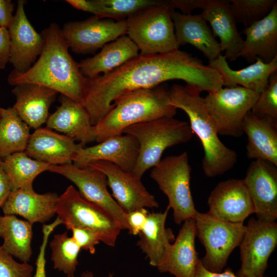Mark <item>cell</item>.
<instances>
[{
  "label": "cell",
  "mask_w": 277,
  "mask_h": 277,
  "mask_svg": "<svg viewBox=\"0 0 277 277\" xmlns=\"http://www.w3.org/2000/svg\"><path fill=\"white\" fill-rule=\"evenodd\" d=\"M173 80L202 92L216 91L223 86L220 74L192 54L179 49L164 54H138L105 74L87 78L84 107L94 126L113 108V102L132 91L153 88Z\"/></svg>",
  "instance_id": "1"
},
{
  "label": "cell",
  "mask_w": 277,
  "mask_h": 277,
  "mask_svg": "<svg viewBox=\"0 0 277 277\" xmlns=\"http://www.w3.org/2000/svg\"><path fill=\"white\" fill-rule=\"evenodd\" d=\"M41 34L44 44L38 59L25 72L13 70L8 77V83L14 86L23 83L40 85L84 106L87 78L69 53L62 28L56 23H52Z\"/></svg>",
  "instance_id": "2"
},
{
  "label": "cell",
  "mask_w": 277,
  "mask_h": 277,
  "mask_svg": "<svg viewBox=\"0 0 277 277\" xmlns=\"http://www.w3.org/2000/svg\"><path fill=\"white\" fill-rule=\"evenodd\" d=\"M169 90L170 104L186 113L191 130L201 142L205 175L213 177L231 169L236 163L237 153L220 140L215 124L200 95L201 92L188 85L178 84L172 85Z\"/></svg>",
  "instance_id": "3"
},
{
  "label": "cell",
  "mask_w": 277,
  "mask_h": 277,
  "mask_svg": "<svg viewBox=\"0 0 277 277\" xmlns=\"http://www.w3.org/2000/svg\"><path fill=\"white\" fill-rule=\"evenodd\" d=\"M112 109L94 126L96 141L123 134L127 127L163 117H172L176 109L170 103L169 90L163 85L138 89L120 96Z\"/></svg>",
  "instance_id": "4"
},
{
  "label": "cell",
  "mask_w": 277,
  "mask_h": 277,
  "mask_svg": "<svg viewBox=\"0 0 277 277\" xmlns=\"http://www.w3.org/2000/svg\"><path fill=\"white\" fill-rule=\"evenodd\" d=\"M123 134L133 136L138 143L137 159L131 173L139 179L159 163L167 148L187 143L194 135L188 123L173 117L134 124Z\"/></svg>",
  "instance_id": "5"
},
{
  "label": "cell",
  "mask_w": 277,
  "mask_h": 277,
  "mask_svg": "<svg viewBox=\"0 0 277 277\" xmlns=\"http://www.w3.org/2000/svg\"><path fill=\"white\" fill-rule=\"evenodd\" d=\"M126 20V35L136 45L140 54H164L179 49L167 1H161Z\"/></svg>",
  "instance_id": "6"
},
{
  "label": "cell",
  "mask_w": 277,
  "mask_h": 277,
  "mask_svg": "<svg viewBox=\"0 0 277 277\" xmlns=\"http://www.w3.org/2000/svg\"><path fill=\"white\" fill-rule=\"evenodd\" d=\"M191 171L188 154L184 151L161 160L150 173V177L167 196V207L173 210L174 221L177 225L195 219L197 212L190 190Z\"/></svg>",
  "instance_id": "7"
},
{
  "label": "cell",
  "mask_w": 277,
  "mask_h": 277,
  "mask_svg": "<svg viewBox=\"0 0 277 277\" xmlns=\"http://www.w3.org/2000/svg\"><path fill=\"white\" fill-rule=\"evenodd\" d=\"M56 214L68 230L82 227L94 232L101 242L115 246L122 230L120 224L105 210L83 198L74 186H68L58 196Z\"/></svg>",
  "instance_id": "8"
},
{
  "label": "cell",
  "mask_w": 277,
  "mask_h": 277,
  "mask_svg": "<svg viewBox=\"0 0 277 277\" xmlns=\"http://www.w3.org/2000/svg\"><path fill=\"white\" fill-rule=\"evenodd\" d=\"M194 219L196 236L206 250L202 265L210 271L222 272L232 251L239 246L246 226L221 220L209 212L197 211Z\"/></svg>",
  "instance_id": "9"
},
{
  "label": "cell",
  "mask_w": 277,
  "mask_h": 277,
  "mask_svg": "<svg viewBox=\"0 0 277 277\" xmlns=\"http://www.w3.org/2000/svg\"><path fill=\"white\" fill-rule=\"evenodd\" d=\"M260 93L237 86L223 87L204 98L206 108L214 121L219 134L235 137L244 132L242 123Z\"/></svg>",
  "instance_id": "10"
},
{
  "label": "cell",
  "mask_w": 277,
  "mask_h": 277,
  "mask_svg": "<svg viewBox=\"0 0 277 277\" xmlns=\"http://www.w3.org/2000/svg\"><path fill=\"white\" fill-rule=\"evenodd\" d=\"M48 171L72 182L83 198L107 211L120 224L122 230H129L126 213L109 192L107 179L102 172L90 166L80 168L72 163L50 165Z\"/></svg>",
  "instance_id": "11"
},
{
  "label": "cell",
  "mask_w": 277,
  "mask_h": 277,
  "mask_svg": "<svg viewBox=\"0 0 277 277\" xmlns=\"http://www.w3.org/2000/svg\"><path fill=\"white\" fill-rule=\"evenodd\" d=\"M277 245V224L251 217L239 245L240 277H264L268 259Z\"/></svg>",
  "instance_id": "12"
},
{
  "label": "cell",
  "mask_w": 277,
  "mask_h": 277,
  "mask_svg": "<svg viewBox=\"0 0 277 277\" xmlns=\"http://www.w3.org/2000/svg\"><path fill=\"white\" fill-rule=\"evenodd\" d=\"M126 20L93 16L82 21L65 23L62 31L71 50L77 54L94 53L105 45L127 34Z\"/></svg>",
  "instance_id": "13"
},
{
  "label": "cell",
  "mask_w": 277,
  "mask_h": 277,
  "mask_svg": "<svg viewBox=\"0 0 277 277\" xmlns=\"http://www.w3.org/2000/svg\"><path fill=\"white\" fill-rule=\"evenodd\" d=\"M87 166L96 169L105 174L112 197L126 213L142 208L159 207L155 196L146 189L141 179L131 173L106 161L95 162Z\"/></svg>",
  "instance_id": "14"
},
{
  "label": "cell",
  "mask_w": 277,
  "mask_h": 277,
  "mask_svg": "<svg viewBox=\"0 0 277 277\" xmlns=\"http://www.w3.org/2000/svg\"><path fill=\"white\" fill-rule=\"evenodd\" d=\"M25 1H17L15 14L8 28L10 36L9 62L13 70L23 73L35 62L42 51L44 40L33 28L25 13Z\"/></svg>",
  "instance_id": "15"
},
{
  "label": "cell",
  "mask_w": 277,
  "mask_h": 277,
  "mask_svg": "<svg viewBox=\"0 0 277 277\" xmlns=\"http://www.w3.org/2000/svg\"><path fill=\"white\" fill-rule=\"evenodd\" d=\"M208 205L210 213L234 223H243L255 212L244 179H232L219 183L208 197Z\"/></svg>",
  "instance_id": "16"
},
{
  "label": "cell",
  "mask_w": 277,
  "mask_h": 277,
  "mask_svg": "<svg viewBox=\"0 0 277 277\" xmlns=\"http://www.w3.org/2000/svg\"><path fill=\"white\" fill-rule=\"evenodd\" d=\"M244 181L252 199L256 219L266 222L277 218V167L270 162L253 160Z\"/></svg>",
  "instance_id": "17"
},
{
  "label": "cell",
  "mask_w": 277,
  "mask_h": 277,
  "mask_svg": "<svg viewBox=\"0 0 277 277\" xmlns=\"http://www.w3.org/2000/svg\"><path fill=\"white\" fill-rule=\"evenodd\" d=\"M139 150L137 140L123 134L108 138L90 147H81L73 154L72 163L80 168L97 161L111 163L123 170L131 173Z\"/></svg>",
  "instance_id": "18"
},
{
  "label": "cell",
  "mask_w": 277,
  "mask_h": 277,
  "mask_svg": "<svg viewBox=\"0 0 277 277\" xmlns=\"http://www.w3.org/2000/svg\"><path fill=\"white\" fill-rule=\"evenodd\" d=\"M211 27L214 35L220 39L221 51L231 61L238 58L244 43L227 0H197V9Z\"/></svg>",
  "instance_id": "19"
},
{
  "label": "cell",
  "mask_w": 277,
  "mask_h": 277,
  "mask_svg": "<svg viewBox=\"0 0 277 277\" xmlns=\"http://www.w3.org/2000/svg\"><path fill=\"white\" fill-rule=\"evenodd\" d=\"M196 236L195 219L185 221L175 240L156 267L158 271L168 272L174 277H194L200 260L195 246Z\"/></svg>",
  "instance_id": "20"
},
{
  "label": "cell",
  "mask_w": 277,
  "mask_h": 277,
  "mask_svg": "<svg viewBox=\"0 0 277 277\" xmlns=\"http://www.w3.org/2000/svg\"><path fill=\"white\" fill-rule=\"evenodd\" d=\"M59 100L61 105L48 116L46 128L64 133L83 147L96 141L94 126L85 107L61 94Z\"/></svg>",
  "instance_id": "21"
},
{
  "label": "cell",
  "mask_w": 277,
  "mask_h": 277,
  "mask_svg": "<svg viewBox=\"0 0 277 277\" xmlns=\"http://www.w3.org/2000/svg\"><path fill=\"white\" fill-rule=\"evenodd\" d=\"M64 134L56 133L47 128H39L31 134L26 153L31 158L50 165H62L72 163L80 143Z\"/></svg>",
  "instance_id": "22"
},
{
  "label": "cell",
  "mask_w": 277,
  "mask_h": 277,
  "mask_svg": "<svg viewBox=\"0 0 277 277\" xmlns=\"http://www.w3.org/2000/svg\"><path fill=\"white\" fill-rule=\"evenodd\" d=\"M242 32L246 38L238 57L250 63L257 58L266 63L271 62L277 56V3L267 15Z\"/></svg>",
  "instance_id": "23"
},
{
  "label": "cell",
  "mask_w": 277,
  "mask_h": 277,
  "mask_svg": "<svg viewBox=\"0 0 277 277\" xmlns=\"http://www.w3.org/2000/svg\"><path fill=\"white\" fill-rule=\"evenodd\" d=\"M175 35L179 46L190 44L209 61L221 55L219 42L201 14H185L171 9Z\"/></svg>",
  "instance_id": "24"
},
{
  "label": "cell",
  "mask_w": 277,
  "mask_h": 277,
  "mask_svg": "<svg viewBox=\"0 0 277 277\" xmlns=\"http://www.w3.org/2000/svg\"><path fill=\"white\" fill-rule=\"evenodd\" d=\"M58 195L55 192L37 193L33 189L12 190L2 209L4 214L18 215L33 225L50 220L56 214Z\"/></svg>",
  "instance_id": "25"
},
{
  "label": "cell",
  "mask_w": 277,
  "mask_h": 277,
  "mask_svg": "<svg viewBox=\"0 0 277 277\" xmlns=\"http://www.w3.org/2000/svg\"><path fill=\"white\" fill-rule=\"evenodd\" d=\"M12 93L16 98L13 108L24 122L35 129L46 123L49 108L58 93L45 86L32 83L18 84L12 90Z\"/></svg>",
  "instance_id": "26"
},
{
  "label": "cell",
  "mask_w": 277,
  "mask_h": 277,
  "mask_svg": "<svg viewBox=\"0 0 277 277\" xmlns=\"http://www.w3.org/2000/svg\"><path fill=\"white\" fill-rule=\"evenodd\" d=\"M208 65L220 74L223 86H240L261 93L267 88L270 76L277 70V56L267 63L257 58L252 64L238 70L231 69L222 54L209 61Z\"/></svg>",
  "instance_id": "27"
},
{
  "label": "cell",
  "mask_w": 277,
  "mask_h": 277,
  "mask_svg": "<svg viewBox=\"0 0 277 277\" xmlns=\"http://www.w3.org/2000/svg\"><path fill=\"white\" fill-rule=\"evenodd\" d=\"M242 128L248 137L247 157L267 161L277 167V124L250 111L244 117Z\"/></svg>",
  "instance_id": "28"
},
{
  "label": "cell",
  "mask_w": 277,
  "mask_h": 277,
  "mask_svg": "<svg viewBox=\"0 0 277 277\" xmlns=\"http://www.w3.org/2000/svg\"><path fill=\"white\" fill-rule=\"evenodd\" d=\"M139 53L136 45L126 34L105 45L93 56L82 60L78 66L82 74L90 78L110 72Z\"/></svg>",
  "instance_id": "29"
},
{
  "label": "cell",
  "mask_w": 277,
  "mask_h": 277,
  "mask_svg": "<svg viewBox=\"0 0 277 277\" xmlns=\"http://www.w3.org/2000/svg\"><path fill=\"white\" fill-rule=\"evenodd\" d=\"M169 209L167 207L163 212H149L138 234L140 238L136 245L153 267L159 265L175 239L173 230L165 226Z\"/></svg>",
  "instance_id": "30"
},
{
  "label": "cell",
  "mask_w": 277,
  "mask_h": 277,
  "mask_svg": "<svg viewBox=\"0 0 277 277\" xmlns=\"http://www.w3.org/2000/svg\"><path fill=\"white\" fill-rule=\"evenodd\" d=\"M32 224L15 215H0V238L3 249L21 262L28 263L32 255Z\"/></svg>",
  "instance_id": "31"
},
{
  "label": "cell",
  "mask_w": 277,
  "mask_h": 277,
  "mask_svg": "<svg viewBox=\"0 0 277 277\" xmlns=\"http://www.w3.org/2000/svg\"><path fill=\"white\" fill-rule=\"evenodd\" d=\"M76 9L100 18L126 20L131 15L161 2L156 0H66Z\"/></svg>",
  "instance_id": "32"
},
{
  "label": "cell",
  "mask_w": 277,
  "mask_h": 277,
  "mask_svg": "<svg viewBox=\"0 0 277 277\" xmlns=\"http://www.w3.org/2000/svg\"><path fill=\"white\" fill-rule=\"evenodd\" d=\"M30 127L13 107L1 109L0 117V155L4 158L25 151L31 134Z\"/></svg>",
  "instance_id": "33"
},
{
  "label": "cell",
  "mask_w": 277,
  "mask_h": 277,
  "mask_svg": "<svg viewBox=\"0 0 277 277\" xmlns=\"http://www.w3.org/2000/svg\"><path fill=\"white\" fill-rule=\"evenodd\" d=\"M3 159V167L12 190L33 189L34 179L41 173L48 171L50 166L31 158L25 151L14 153Z\"/></svg>",
  "instance_id": "34"
},
{
  "label": "cell",
  "mask_w": 277,
  "mask_h": 277,
  "mask_svg": "<svg viewBox=\"0 0 277 277\" xmlns=\"http://www.w3.org/2000/svg\"><path fill=\"white\" fill-rule=\"evenodd\" d=\"M49 246L54 269L62 272L67 277H74L81 250L80 246L66 231L54 234Z\"/></svg>",
  "instance_id": "35"
},
{
  "label": "cell",
  "mask_w": 277,
  "mask_h": 277,
  "mask_svg": "<svg viewBox=\"0 0 277 277\" xmlns=\"http://www.w3.org/2000/svg\"><path fill=\"white\" fill-rule=\"evenodd\" d=\"M230 9L236 23L245 28L261 20L277 3L275 0H229Z\"/></svg>",
  "instance_id": "36"
},
{
  "label": "cell",
  "mask_w": 277,
  "mask_h": 277,
  "mask_svg": "<svg viewBox=\"0 0 277 277\" xmlns=\"http://www.w3.org/2000/svg\"><path fill=\"white\" fill-rule=\"evenodd\" d=\"M260 117L277 124V72L270 76L267 88L262 93L251 110Z\"/></svg>",
  "instance_id": "37"
},
{
  "label": "cell",
  "mask_w": 277,
  "mask_h": 277,
  "mask_svg": "<svg viewBox=\"0 0 277 277\" xmlns=\"http://www.w3.org/2000/svg\"><path fill=\"white\" fill-rule=\"evenodd\" d=\"M33 270L29 263L17 262L0 246V277H33Z\"/></svg>",
  "instance_id": "38"
},
{
  "label": "cell",
  "mask_w": 277,
  "mask_h": 277,
  "mask_svg": "<svg viewBox=\"0 0 277 277\" xmlns=\"http://www.w3.org/2000/svg\"><path fill=\"white\" fill-rule=\"evenodd\" d=\"M61 224H62V222L57 217L52 223L43 225L42 227L43 240L35 262V273L33 277H47L45 258L46 247L50 234L57 226Z\"/></svg>",
  "instance_id": "39"
},
{
  "label": "cell",
  "mask_w": 277,
  "mask_h": 277,
  "mask_svg": "<svg viewBox=\"0 0 277 277\" xmlns=\"http://www.w3.org/2000/svg\"><path fill=\"white\" fill-rule=\"evenodd\" d=\"M71 236L81 250L88 251L94 254L96 251L95 246L100 243L98 236L92 231L85 228L72 227Z\"/></svg>",
  "instance_id": "40"
},
{
  "label": "cell",
  "mask_w": 277,
  "mask_h": 277,
  "mask_svg": "<svg viewBox=\"0 0 277 277\" xmlns=\"http://www.w3.org/2000/svg\"><path fill=\"white\" fill-rule=\"evenodd\" d=\"M149 213L147 208H142L126 213L129 226V234L133 235L139 234L146 222Z\"/></svg>",
  "instance_id": "41"
},
{
  "label": "cell",
  "mask_w": 277,
  "mask_h": 277,
  "mask_svg": "<svg viewBox=\"0 0 277 277\" xmlns=\"http://www.w3.org/2000/svg\"><path fill=\"white\" fill-rule=\"evenodd\" d=\"M10 36L8 29L0 26V65L4 69L9 62Z\"/></svg>",
  "instance_id": "42"
},
{
  "label": "cell",
  "mask_w": 277,
  "mask_h": 277,
  "mask_svg": "<svg viewBox=\"0 0 277 277\" xmlns=\"http://www.w3.org/2000/svg\"><path fill=\"white\" fill-rule=\"evenodd\" d=\"M14 4L11 0H0V26L8 28L13 17Z\"/></svg>",
  "instance_id": "43"
},
{
  "label": "cell",
  "mask_w": 277,
  "mask_h": 277,
  "mask_svg": "<svg viewBox=\"0 0 277 277\" xmlns=\"http://www.w3.org/2000/svg\"><path fill=\"white\" fill-rule=\"evenodd\" d=\"M12 191L8 176L4 169L0 155V208H2Z\"/></svg>",
  "instance_id": "44"
},
{
  "label": "cell",
  "mask_w": 277,
  "mask_h": 277,
  "mask_svg": "<svg viewBox=\"0 0 277 277\" xmlns=\"http://www.w3.org/2000/svg\"><path fill=\"white\" fill-rule=\"evenodd\" d=\"M194 277H240L235 274L232 270L228 268L223 272H214L206 269L199 260Z\"/></svg>",
  "instance_id": "45"
},
{
  "label": "cell",
  "mask_w": 277,
  "mask_h": 277,
  "mask_svg": "<svg viewBox=\"0 0 277 277\" xmlns=\"http://www.w3.org/2000/svg\"><path fill=\"white\" fill-rule=\"evenodd\" d=\"M81 277H94V274L92 271L89 270H86L83 272L81 274ZM107 277H114V274L112 273H109Z\"/></svg>",
  "instance_id": "46"
},
{
  "label": "cell",
  "mask_w": 277,
  "mask_h": 277,
  "mask_svg": "<svg viewBox=\"0 0 277 277\" xmlns=\"http://www.w3.org/2000/svg\"><path fill=\"white\" fill-rule=\"evenodd\" d=\"M4 68L0 65V70L1 69H3Z\"/></svg>",
  "instance_id": "47"
},
{
  "label": "cell",
  "mask_w": 277,
  "mask_h": 277,
  "mask_svg": "<svg viewBox=\"0 0 277 277\" xmlns=\"http://www.w3.org/2000/svg\"><path fill=\"white\" fill-rule=\"evenodd\" d=\"M1 109H2V108H1V107H0V117H1Z\"/></svg>",
  "instance_id": "48"
}]
</instances>
